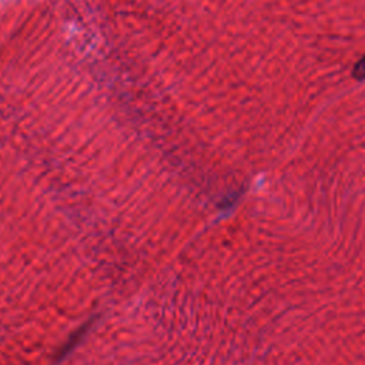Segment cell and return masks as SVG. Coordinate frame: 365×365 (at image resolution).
Segmentation results:
<instances>
[{
	"label": "cell",
	"mask_w": 365,
	"mask_h": 365,
	"mask_svg": "<svg viewBox=\"0 0 365 365\" xmlns=\"http://www.w3.org/2000/svg\"><path fill=\"white\" fill-rule=\"evenodd\" d=\"M354 76L356 77V78H365V56L356 63V66H355V68H354Z\"/></svg>",
	"instance_id": "obj_1"
}]
</instances>
